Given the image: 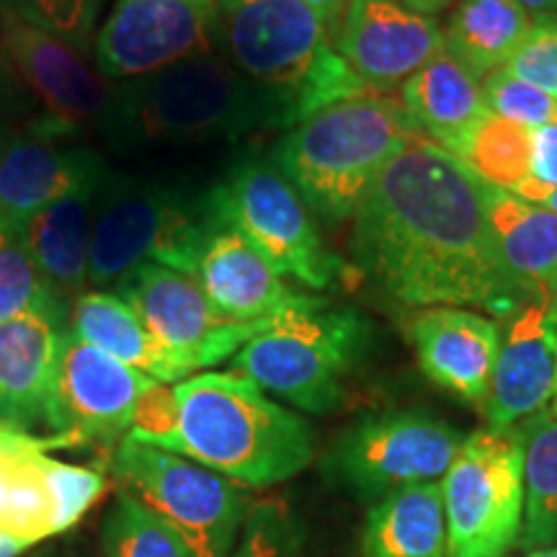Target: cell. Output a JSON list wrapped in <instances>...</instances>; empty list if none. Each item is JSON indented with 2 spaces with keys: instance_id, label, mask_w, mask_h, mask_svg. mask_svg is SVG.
Masks as SVG:
<instances>
[{
  "instance_id": "cell-41",
  "label": "cell",
  "mask_w": 557,
  "mask_h": 557,
  "mask_svg": "<svg viewBox=\"0 0 557 557\" xmlns=\"http://www.w3.org/2000/svg\"><path fill=\"white\" fill-rule=\"evenodd\" d=\"M315 16L323 21V26L329 29V34H336L341 18H344V11L348 5V0H305Z\"/></svg>"
},
{
  "instance_id": "cell-38",
  "label": "cell",
  "mask_w": 557,
  "mask_h": 557,
  "mask_svg": "<svg viewBox=\"0 0 557 557\" xmlns=\"http://www.w3.org/2000/svg\"><path fill=\"white\" fill-rule=\"evenodd\" d=\"M73 447L67 436H32L29 431L13 426L9 421H0V465L18 462V459H32L47 455L50 449Z\"/></svg>"
},
{
  "instance_id": "cell-45",
  "label": "cell",
  "mask_w": 557,
  "mask_h": 557,
  "mask_svg": "<svg viewBox=\"0 0 557 557\" xmlns=\"http://www.w3.org/2000/svg\"><path fill=\"white\" fill-rule=\"evenodd\" d=\"M24 5H26V0H0V13H3V11L18 13L21 9H24Z\"/></svg>"
},
{
  "instance_id": "cell-46",
  "label": "cell",
  "mask_w": 557,
  "mask_h": 557,
  "mask_svg": "<svg viewBox=\"0 0 557 557\" xmlns=\"http://www.w3.org/2000/svg\"><path fill=\"white\" fill-rule=\"evenodd\" d=\"M547 413L553 416V418H557V359H555V387H553V398H549Z\"/></svg>"
},
{
  "instance_id": "cell-30",
  "label": "cell",
  "mask_w": 557,
  "mask_h": 557,
  "mask_svg": "<svg viewBox=\"0 0 557 557\" xmlns=\"http://www.w3.org/2000/svg\"><path fill=\"white\" fill-rule=\"evenodd\" d=\"M103 557H197V553L169 521L122 491L103 524Z\"/></svg>"
},
{
  "instance_id": "cell-21",
  "label": "cell",
  "mask_w": 557,
  "mask_h": 557,
  "mask_svg": "<svg viewBox=\"0 0 557 557\" xmlns=\"http://www.w3.org/2000/svg\"><path fill=\"white\" fill-rule=\"evenodd\" d=\"M62 320L32 312L0 323V421L29 429L47 421Z\"/></svg>"
},
{
  "instance_id": "cell-18",
  "label": "cell",
  "mask_w": 557,
  "mask_h": 557,
  "mask_svg": "<svg viewBox=\"0 0 557 557\" xmlns=\"http://www.w3.org/2000/svg\"><path fill=\"white\" fill-rule=\"evenodd\" d=\"M410 341L434 385L470 406H485L504 341L498 320L465 308H426L410 318Z\"/></svg>"
},
{
  "instance_id": "cell-48",
  "label": "cell",
  "mask_w": 557,
  "mask_h": 557,
  "mask_svg": "<svg viewBox=\"0 0 557 557\" xmlns=\"http://www.w3.org/2000/svg\"><path fill=\"white\" fill-rule=\"evenodd\" d=\"M549 320L557 325V297L553 299V305H549Z\"/></svg>"
},
{
  "instance_id": "cell-13",
  "label": "cell",
  "mask_w": 557,
  "mask_h": 557,
  "mask_svg": "<svg viewBox=\"0 0 557 557\" xmlns=\"http://www.w3.org/2000/svg\"><path fill=\"white\" fill-rule=\"evenodd\" d=\"M111 289L137 312L145 329L194 372L235 357L269 323H235L209 302L197 278L158 263L132 269Z\"/></svg>"
},
{
  "instance_id": "cell-17",
  "label": "cell",
  "mask_w": 557,
  "mask_h": 557,
  "mask_svg": "<svg viewBox=\"0 0 557 557\" xmlns=\"http://www.w3.org/2000/svg\"><path fill=\"white\" fill-rule=\"evenodd\" d=\"M107 163L96 150L21 129L0 143V230L24 238L29 222L88 181Z\"/></svg>"
},
{
  "instance_id": "cell-32",
  "label": "cell",
  "mask_w": 557,
  "mask_h": 557,
  "mask_svg": "<svg viewBox=\"0 0 557 557\" xmlns=\"http://www.w3.org/2000/svg\"><path fill=\"white\" fill-rule=\"evenodd\" d=\"M37 472L52 504L54 534H62L65 529L78 524L83 513L96 504V498L107 487L103 472L58 462L47 455L37 457Z\"/></svg>"
},
{
  "instance_id": "cell-10",
  "label": "cell",
  "mask_w": 557,
  "mask_h": 557,
  "mask_svg": "<svg viewBox=\"0 0 557 557\" xmlns=\"http://www.w3.org/2000/svg\"><path fill=\"white\" fill-rule=\"evenodd\" d=\"M122 491L169 521L197 557H227L246 524L243 485L173 451L122 438L111 457Z\"/></svg>"
},
{
  "instance_id": "cell-2",
  "label": "cell",
  "mask_w": 557,
  "mask_h": 557,
  "mask_svg": "<svg viewBox=\"0 0 557 557\" xmlns=\"http://www.w3.org/2000/svg\"><path fill=\"white\" fill-rule=\"evenodd\" d=\"M218 39L230 65L261 90L278 129L372 94L305 0H218Z\"/></svg>"
},
{
  "instance_id": "cell-47",
  "label": "cell",
  "mask_w": 557,
  "mask_h": 557,
  "mask_svg": "<svg viewBox=\"0 0 557 557\" xmlns=\"http://www.w3.org/2000/svg\"><path fill=\"white\" fill-rule=\"evenodd\" d=\"M527 557H557V547H542V549H532Z\"/></svg>"
},
{
  "instance_id": "cell-42",
  "label": "cell",
  "mask_w": 557,
  "mask_h": 557,
  "mask_svg": "<svg viewBox=\"0 0 557 557\" xmlns=\"http://www.w3.org/2000/svg\"><path fill=\"white\" fill-rule=\"evenodd\" d=\"M403 5H406L408 11L418 13V16H426V18H436L438 13H444L451 5L457 3V0H400Z\"/></svg>"
},
{
  "instance_id": "cell-31",
  "label": "cell",
  "mask_w": 557,
  "mask_h": 557,
  "mask_svg": "<svg viewBox=\"0 0 557 557\" xmlns=\"http://www.w3.org/2000/svg\"><path fill=\"white\" fill-rule=\"evenodd\" d=\"M32 312L65 320L67 305L39 274L24 238L0 230V323Z\"/></svg>"
},
{
  "instance_id": "cell-15",
  "label": "cell",
  "mask_w": 557,
  "mask_h": 557,
  "mask_svg": "<svg viewBox=\"0 0 557 557\" xmlns=\"http://www.w3.org/2000/svg\"><path fill=\"white\" fill-rule=\"evenodd\" d=\"M152 382L70 329L62 331L45 426L67 436L73 447L116 442L129 434L137 403Z\"/></svg>"
},
{
  "instance_id": "cell-24",
  "label": "cell",
  "mask_w": 557,
  "mask_h": 557,
  "mask_svg": "<svg viewBox=\"0 0 557 557\" xmlns=\"http://www.w3.org/2000/svg\"><path fill=\"white\" fill-rule=\"evenodd\" d=\"M398 103L416 135L444 150L455 148L472 124L491 111L480 81L447 50L403 83Z\"/></svg>"
},
{
  "instance_id": "cell-1",
  "label": "cell",
  "mask_w": 557,
  "mask_h": 557,
  "mask_svg": "<svg viewBox=\"0 0 557 557\" xmlns=\"http://www.w3.org/2000/svg\"><path fill=\"white\" fill-rule=\"evenodd\" d=\"M354 267L406 308L517 318L532 299L508 274L487 227L480 178L418 139L380 173L354 214Z\"/></svg>"
},
{
  "instance_id": "cell-19",
  "label": "cell",
  "mask_w": 557,
  "mask_h": 557,
  "mask_svg": "<svg viewBox=\"0 0 557 557\" xmlns=\"http://www.w3.org/2000/svg\"><path fill=\"white\" fill-rule=\"evenodd\" d=\"M557 325L549 305L532 302L508 320L500 341L491 395L483 413L487 429H511L547 410L555 387Z\"/></svg>"
},
{
  "instance_id": "cell-28",
  "label": "cell",
  "mask_w": 557,
  "mask_h": 557,
  "mask_svg": "<svg viewBox=\"0 0 557 557\" xmlns=\"http://www.w3.org/2000/svg\"><path fill=\"white\" fill-rule=\"evenodd\" d=\"M472 176L504 191H517L532 178V129L524 124L508 122L487 111L472 124L455 148L447 150Z\"/></svg>"
},
{
  "instance_id": "cell-43",
  "label": "cell",
  "mask_w": 557,
  "mask_h": 557,
  "mask_svg": "<svg viewBox=\"0 0 557 557\" xmlns=\"http://www.w3.org/2000/svg\"><path fill=\"white\" fill-rule=\"evenodd\" d=\"M517 3L537 16H557V0H517Z\"/></svg>"
},
{
  "instance_id": "cell-14",
  "label": "cell",
  "mask_w": 557,
  "mask_h": 557,
  "mask_svg": "<svg viewBox=\"0 0 557 557\" xmlns=\"http://www.w3.org/2000/svg\"><path fill=\"white\" fill-rule=\"evenodd\" d=\"M218 0H114L96 32L94 62L111 83L214 52Z\"/></svg>"
},
{
  "instance_id": "cell-11",
  "label": "cell",
  "mask_w": 557,
  "mask_h": 557,
  "mask_svg": "<svg viewBox=\"0 0 557 557\" xmlns=\"http://www.w3.org/2000/svg\"><path fill=\"white\" fill-rule=\"evenodd\" d=\"M0 70L37 107L26 129L67 143L99 129L114 90L94 58L13 11L0 13Z\"/></svg>"
},
{
  "instance_id": "cell-23",
  "label": "cell",
  "mask_w": 557,
  "mask_h": 557,
  "mask_svg": "<svg viewBox=\"0 0 557 557\" xmlns=\"http://www.w3.org/2000/svg\"><path fill=\"white\" fill-rule=\"evenodd\" d=\"M101 178L88 181L67 197L54 201L29 222L24 233V243L39 274L65 305L67 299L73 305L88 287L96 191H99Z\"/></svg>"
},
{
  "instance_id": "cell-22",
  "label": "cell",
  "mask_w": 557,
  "mask_h": 557,
  "mask_svg": "<svg viewBox=\"0 0 557 557\" xmlns=\"http://www.w3.org/2000/svg\"><path fill=\"white\" fill-rule=\"evenodd\" d=\"M493 243L508 274L532 302L557 297V214L480 181Z\"/></svg>"
},
{
  "instance_id": "cell-5",
  "label": "cell",
  "mask_w": 557,
  "mask_h": 557,
  "mask_svg": "<svg viewBox=\"0 0 557 557\" xmlns=\"http://www.w3.org/2000/svg\"><path fill=\"white\" fill-rule=\"evenodd\" d=\"M400 103L385 94H361L331 103L284 132L269 163L295 186L318 218L331 225L354 220L380 173L416 145Z\"/></svg>"
},
{
  "instance_id": "cell-7",
  "label": "cell",
  "mask_w": 557,
  "mask_h": 557,
  "mask_svg": "<svg viewBox=\"0 0 557 557\" xmlns=\"http://www.w3.org/2000/svg\"><path fill=\"white\" fill-rule=\"evenodd\" d=\"M212 222L207 197L107 171L96 191L88 287H114L143 263L191 276Z\"/></svg>"
},
{
  "instance_id": "cell-6",
  "label": "cell",
  "mask_w": 557,
  "mask_h": 557,
  "mask_svg": "<svg viewBox=\"0 0 557 557\" xmlns=\"http://www.w3.org/2000/svg\"><path fill=\"white\" fill-rule=\"evenodd\" d=\"M372 344V325L351 308L305 295L269 318L233 357V372L310 416H329L346 398V380Z\"/></svg>"
},
{
  "instance_id": "cell-37",
  "label": "cell",
  "mask_w": 557,
  "mask_h": 557,
  "mask_svg": "<svg viewBox=\"0 0 557 557\" xmlns=\"http://www.w3.org/2000/svg\"><path fill=\"white\" fill-rule=\"evenodd\" d=\"M127 438L150 444V447L173 451L176 455L178 444V406L173 387L163 382H152L145 389L132 418V429Z\"/></svg>"
},
{
  "instance_id": "cell-4",
  "label": "cell",
  "mask_w": 557,
  "mask_h": 557,
  "mask_svg": "<svg viewBox=\"0 0 557 557\" xmlns=\"http://www.w3.org/2000/svg\"><path fill=\"white\" fill-rule=\"evenodd\" d=\"M274 127L267 99L214 52L114 83L99 135L111 150L135 152L207 139H235Z\"/></svg>"
},
{
  "instance_id": "cell-20",
  "label": "cell",
  "mask_w": 557,
  "mask_h": 557,
  "mask_svg": "<svg viewBox=\"0 0 557 557\" xmlns=\"http://www.w3.org/2000/svg\"><path fill=\"white\" fill-rule=\"evenodd\" d=\"M191 276L209 302L235 323H261L305 297L284 284L240 233L218 220L209 227Z\"/></svg>"
},
{
  "instance_id": "cell-25",
  "label": "cell",
  "mask_w": 557,
  "mask_h": 557,
  "mask_svg": "<svg viewBox=\"0 0 557 557\" xmlns=\"http://www.w3.org/2000/svg\"><path fill=\"white\" fill-rule=\"evenodd\" d=\"M70 331L122 364L137 369L163 385L184 382L194 374V369L160 344L145 329L137 312L114 292H83L70 305Z\"/></svg>"
},
{
  "instance_id": "cell-49",
  "label": "cell",
  "mask_w": 557,
  "mask_h": 557,
  "mask_svg": "<svg viewBox=\"0 0 557 557\" xmlns=\"http://www.w3.org/2000/svg\"><path fill=\"white\" fill-rule=\"evenodd\" d=\"M0 143H3V139H0Z\"/></svg>"
},
{
  "instance_id": "cell-29",
  "label": "cell",
  "mask_w": 557,
  "mask_h": 557,
  "mask_svg": "<svg viewBox=\"0 0 557 557\" xmlns=\"http://www.w3.org/2000/svg\"><path fill=\"white\" fill-rule=\"evenodd\" d=\"M524 429L527 506L519 547L532 553L557 547V418L542 410L524 421Z\"/></svg>"
},
{
  "instance_id": "cell-12",
  "label": "cell",
  "mask_w": 557,
  "mask_h": 557,
  "mask_svg": "<svg viewBox=\"0 0 557 557\" xmlns=\"http://www.w3.org/2000/svg\"><path fill=\"white\" fill-rule=\"evenodd\" d=\"M465 436L423 410L364 416L338 436L325 470L354 496L380 500L418 483H438Z\"/></svg>"
},
{
  "instance_id": "cell-44",
  "label": "cell",
  "mask_w": 557,
  "mask_h": 557,
  "mask_svg": "<svg viewBox=\"0 0 557 557\" xmlns=\"http://www.w3.org/2000/svg\"><path fill=\"white\" fill-rule=\"evenodd\" d=\"M26 549H29V545H26V542L0 534V557H18L21 553H26Z\"/></svg>"
},
{
  "instance_id": "cell-36",
  "label": "cell",
  "mask_w": 557,
  "mask_h": 557,
  "mask_svg": "<svg viewBox=\"0 0 557 557\" xmlns=\"http://www.w3.org/2000/svg\"><path fill=\"white\" fill-rule=\"evenodd\" d=\"M508 75L557 99V16H537L504 67Z\"/></svg>"
},
{
  "instance_id": "cell-40",
  "label": "cell",
  "mask_w": 557,
  "mask_h": 557,
  "mask_svg": "<svg viewBox=\"0 0 557 557\" xmlns=\"http://www.w3.org/2000/svg\"><path fill=\"white\" fill-rule=\"evenodd\" d=\"M513 197L527 199V201H532V205H540V207H545V209H549V212L557 214V189L542 186L540 181H534V178L524 181V184H521L519 189L513 191Z\"/></svg>"
},
{
  "instance_id": "cell-27",
  "label": "cell",
  "mask_w": 557,
  "mask_h": 557,
  "mask_svg": "<svg viewBox=\"0 0 557 557\" xmlns=\"http://www.w3.org/2000/svg\"><path fill=\"white\" fill-rule=\"evenodd\" d=\"M532 21L517 0H457L444 26V50L480 81L511 60Z\"/></svg>"
},
{
  "instance_id": "cell-26",
  "label": "cell",
  "mask_w": 557,
  "mask_h": 557,
  "mask_svg": "<svg viewBox=\"0 0 557 557\" xmlns=\"http://www.w3.org/2000/svg\"><path fill=\"white\" fill-rule=\"evenodd\" d=\"M442 485L418 483L374 500L361 532V557H447Z\"/></svg>"
},
{
  "instance_id": "cell-39",
  "label": "cell",
  "mask_w": 557,
  "mask_h": 557,
  "mask_svg": "<svg viewBox=\"0 0 557 557\" xmlns=\"http://www.w3.org/2000/svg\"><path fill=\"white\" fill-rule=\"evenodd\" d=\"M532 178L557 189V127L532 129Z\"/></svg>"
},
{
  "instance_id": "cell-9",
  "label": "cell",
  "mask_w": 557,
  "mask_h": 557,
  "mask_svg": "<svg viewBox=\"0 0 557 557\" xmlns=\"http://www.w3.org/2000/svg\"><path fill=\"white\" fill-rule=\"evenodd\" d=\"M527 429L465 436L442 485L447 557H506L524 529Z\"/></svg>"
},
{
  "instance_id": "cell-35",
  "label": "cell",
  "mask_w": 557,
  "mask_h": 557,
  "mask_svg": "<svg viewBox=\"0 0 557 557\" xmlns=\"http://www.w3.org/2000/svg\"><path fill=\"white\" fill-rule=\"evenodd\" d=\"M101 5L103 0H26L18 13L94 58L96 21Z\"/></svg>"
},
{
  "instance_id": "cell-33",
  "label": "cell",
  "mask_w": 557,
  "mask_h": 557,
  "mask_svg": "<svg viewBox=\"0 0 557 557\" xmlns=\"http://www.w3.org/2000/svg\"><path fill=\"white\" fill-rule=\"evenodd\" d=\"M227 557H308L295 521L278 500H256Z\"/></svg>"
},
{
  "instance_id": "cell-3",
  "label": "cell",
  "mask_w": 557,
  "mask_h": 557,
  "mask_svg": "<svg viewBox=\"0 0 557 557\" xmlns=\"http://www.w3.org/2000/svg\"><path fill=\"white\" fill-rule=\"evenodd\" d=\"M178 406L176 455L243 487H271L315 457V434L238 372H205L173 385Z\"/></svg>"
},
{
  "instance_id": "cell-16",
  "label": "cell",
  "mask_w": 557,
  "mask_h": 557,
  "mask_svg": "<svg viewBox=\"0 0 557 557\" xmlns=\"http://www.w3.org/2000/svg\"><path fill=\"white\" fill-rule=\"evenodd\" d=\"M333 45L364 86L385 94L444 52V26L400 0H348Z\"/></svg>"
},
{
  "instance_id": "cell-34",
  "label": "cell",
  "mask_w": 557,
  "mask_h": 557,
  "mask_svg": "<svg viewBox=\"0 0 557 557\" xmlns=\"http://www.w3.org/2000/svg\"><path fill=\"white\" fill-rule=\"evenodd\" d=\"M483 99L493 114L508 122L524 124L529 129L557 127V99L545 90L513 78L506 70L483 78Z\"/></svg>"
},
{
  "instance_id": "cell-8",
  "label": "cell",
  "mask_w": 557,
  "mask_h": 557,
  "mask_svg": "<svg viewBox=\"0 0 557 557\" xmlns=\"http://www.w3.org/2000/svg\"><path fill=\"white\" fill-rule=\"evenodd\" d=\"M209 214L233 227L282 278L312 292L341 284L348 267L323 240L310 207L269 160H246L207 194Z\"/></svg>"
}]
</instances>
